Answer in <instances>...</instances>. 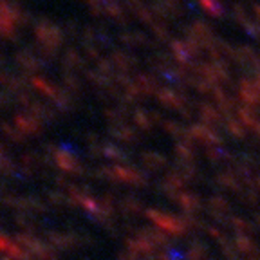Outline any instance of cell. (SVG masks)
Returning <instances> with one entry per match:
<instances>
[{
	"label": "cell",
	"mask_w": 260,
	"mask_h": 260,
	"mask_svg": "<svg viewBox=\"0 0 260 260\" xmlns=\"http://www.w3.org/2000/svg\"><path fill=\"white\" fill-rule=\"evenodd\" d=\"M201 4H203V8L206 9V11H210L211 15H217V13L222 11V8H220V4L217 0H201Z\"/></svg>",
	"instance_id": "cell-1"
}]
</instances>
